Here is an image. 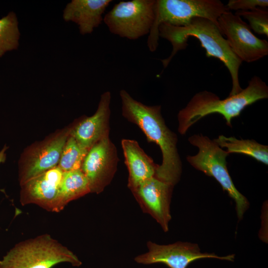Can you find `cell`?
Wrapping results in <instances>:
<instances>
[{"instance_id":"1","label":"cell","mask_w":268,"mask_h":268,"mask_svg":"<svg viewBox=\"0 0 268 268\" xmlns=\"http://www.w3.org/2000/svg\"><path fill=\"white\" fill-rule=\"evenodd\" d=\"M122 114L130 122L136 125L148 142L159 146L162 160L155 177L174 186L180 180L182 163L178 151L176 134L166 126L161 113V106H148L135 100L125 90L120 91Z\"/></svg>"},{"instance_id":"2","label":"cell","mask_w":268,"mask_h":268,"mask_svg":"<svg viewBox=\"0 0 268 268\" xmlns=\"http://www.w3.org/2000/svg\"><path fill=\"white\" fill-rule=\"evenodd\" d=\"M158 32L159 36L168 40L172 46L170 55L161 60L164 68L168 66L179 51L187 47L188 39L194 37L199 40L207 58L218 59L228 70L232 83L229 96L235 95L242 90L239 79V71L242 62L232 51L215 23L206 18L197 17L184 26L162 23L159 26Z\"/></svg>"},{"instance_id":"3","label":"cell","mask_w":268,"mask_h":268,"mask_svg":"<svg viewBox=\"0 0 268 268\" xmlns=\"http://www.w3.org/2000/svg\"><path fill=\"white\" fill-rule=\"evenodd\" d=\"M268 98V86L257 76H253L247 87L240 93L222 100L211 92H199L179 111L177 116L178 132L181 135L185 134L189 129L200 120L214 113L222 115L226 124L232 127V119L239 116L245 107Z\"/></svg>"},{"instance_id":"4","label":"cell","mask_w":268,"mask_h":268,"mask_svg":"<svg viewBox=\"0 0 268 268\" xmlns=\"http://www.w3.org/2000/svg\"><path fill=\"white\" fill-rule=\"evenodd\" d=\"M61 263L82 264L72 251L44 234L16 244L0 260V268H52Z\"/></svg>"},{"instance_id":"5","label":"cell","mask_w":268,"mask_h":268,"mask_svg":"<svg viewBox=\"0 0 268 268\" xmlns=\"http://www.w3.org/2000/svg\"><path fill=\"white\" fill-rule=\"evenodd\" d=\"M227 10L219 0H155L154 19L147 42L148 49L151 52L157 49L158 28L162 23L184 26L193 18L199 17L217 25L218 18Z\"/></svg>"},{"instance_id":"6","label":"cell","mask_w":268,"mask_h":268,"mask_svg":"<svg viewBox=\"0 0 268 268\" xmlns=\"http://www.w3.org/2000/svg\"><path fill=\"white\" fill-rule=\"evenodd\" d=\"M189 142L198 148L195 155H188V162L196 169L213 177L227 192L236 204L239 220L243 218L250 203L247 199L235 187L227 167L226 158L229 153L220 147L208 136L195 134L188 138Z\"/></svg>"},{"instance_id":"7","label":"cell","mask_w":268,"mask_h":268,"mask_svg":"<svg viewBox=\"0 0 268 268\" xmlns=\"http://www.w3.org/2000/svg\"><path fill=\"white\" fill-rule=\"evenodd\" d=\"M155 0L121 1L103 17L110 32L135 40L149 34L155 15Z\"/></svg>"},{"instance_id":"8","label":"cell","mask_w":268,"mask_h":268,"mask_svg":"<svg viewBox=\"0 0 268 268\" xmlns=\"http://www.w3.org/2000/svg\"><path fill=\"white\" fill-rule=\"evenodd\" d=\"M71 125L56 131L43 140L33 143L22 152L18 161L20 185L58 166L70 135Z\"/></svg>"},{"instance_id":"9","label":"cell","mask_w":268,"mask_h":268,"mask_svg":"<svg viewBox=\"0 0 268 268\" xmlns=\"http://www.w3.org/2000/svg\"><path fill=\"white\" fill-rule=\"evenodd\" d=\"M217 25L231 50L243 62H256L268 55V42L257 37L249 24L230 10L222 14Z\"/></svg>"},{"instance_id":"10","label":"cell","mask_w":268,"mask_h":268,"mask_svg":"<svg viewBox=\"0 0 268 268\" xmlns=\"http://www.w3.org/2000/svg\"><path fill=\"white\" fill-rule=\"evenodd\" d=\"M147 247L148 251L135 257V262L143 265L162 263L170 268H187L198 259L210 258L230 262L235 259L233 254L219 256L213 253H202L198 244L187 242L159 245L148 241Z\"/></svg>"},{"instance_id":"11","label":"cell","mask_w":268,"mask_h":268,"mask_svg":"<svg viewBox=\"0 0 268 268\" xmlns=\"http://www.w3.org/2000/svg\"><path fill=\"white\" fill-rule=\"evenodd\" d=\"M118 162L116 147L109 136L89 149L80 169L88 181L91 193L98 194L103 191L113 179Z\"/></svg>"},{"instance_id":"12","label":"cell","mask_w":268,"mask_h":268,"mask_svg":"<svg viewBox=\"0 0 268 268\" xmlns=\"http://www.w3.org/2000/svg\"><path fill=\"white\" fill-rule=\"evenodd\" d=\"M173 186L155 177L130 190L142 210L159 224L164 232L171 219L170 203Z\"/></svg>"},{"instance_id":"13","label":"cell","mask_w":268,"mask_h":268,"mask_svg":"<svg viewBox=\"0 0 268 268\" xmlns=\"http://www.w3.org/2000/svg\"><path fill=\"white\" fill-rule=\"evenodd\" d=\"M63 172L57 166L20 186L21 204H34L47 210L58 212L59 191Z\"/></svg>"},{"instance_id":"14","label":"cell","mask_w":268,"mask_h":268,"mask_svg":"<svg viewBox=\"0 0 268 268\" xmlns=\"http://www.w3.org/2000/svg\"><path fill=\"white\" fill-rule=\"evenodd\" d=\"M111 100V92H104L93 115L80 118L71 125L70 135L87 151L100 140L109 136Z\"/></svg>"},{"instance_id":"15","label":"cell","mask_w":268,"mask_h":268,"mask_svg":"<svg viewBox=\"0 0 268 268\" xmlns=\"http://www.w3.org/2000/svg\"><path fill=\"white\" fill-rule=\"evenodd\" d=\"M111 0H72L64 10L66 21L76 23L82 35L91 34L103 21L102 17Z\"/></svg>"},{"instance_id":"16","label":"cell","mask_w":268,"mask_h":268,"mask_svg":"<svg viewBox=\"0 0 268 268\" xmlns=\"http://www.w3.org/2000/svg\"><path fill=\"white\" fill-rule=\"evenodd\" d=\"M121 145L129 171L128 187H135L155 176L158 165L148 156L135 140L123 139Z\"/></svg>"},{"instance_id":"17","label":"cell","mask_w":268,"mask_h":268,"mask_svg":"<svg viewBox=\"0 0 268 268\" xmlns=\"http://www.w3.org/2000/svg\"><path fill=\"white\" fill-rule=\"evenodd\" d=\"M90 193L88 181L81 169L64 172L61 182L58 212L70 201Z\"/></svg>"},{"instance_id":"18","label":"cell","mask_w":268,"mask_h":268,"mask_svg":"<svg viewBox=\"0 0 268 268\" xmlns=\"http://www.w3.org/2000/svg\"><path fill=\"white\" fill-rule=\"evenodd\" d=\"M221 148L229 154L241 153L249 155L265 165L268 164V146L253 139H238L235 137L220 135L213 139Z\"/></svg>"},{"instance_id":"19","label":"cell","mask_w":268,"mask_h":268,"mask_svg":"<svg viewBox=\"0 0 268 268\" xmlns=\"http://www.w3.org/2000/svg\"><path fill=\"white\" fill-rule=\"evenodd\" d=\"M18 25L16 15L12 11L0 19V57L17 49L20 36Z\"/></svg>"},{"instance_id":"20","label":"cell","mask_w":268,"mask_h":268,"mask_svg":"<svg viewBox=\"0 0 268 268\" xmlns=\"http://www.w3.org/2000/svg\"><path fill=\"white\" fill-rule=\"evenodd\" d=\"M87 152L70 135L63 148L58 166L63 172L80 169Z\"/></svg>"},{"instance_id":"21","label":"cell","mask_w":268,"mask_h":268,"mask_svg":"<svg viewBox=\"0 0 268 268\" xmlns=\"http://www.w3.org/2000/svg\"><path fill=\"white\" fill-rule=\"evenodd\" d=\"M235 14L246 19L256 33L268 37V10L258 7L250 11H237Z\"/></svg>"},{"instance_id":"22","label":"cell","mask_w":268,"mask_h":268,"mask_svg":"<svg viewBox=\"0 0 268 268\" xmlns=\"http://www.w3.org/2000/svg\"><path fill=\"white\" fill-rule=\"evenodd\" d=\"M225 6L229 10L250 11L259 7L266 8L268 6V0H229Z\"/></svg>"},{"instance_id":"23","label":"cell","mask_w":268,"mask_h":268,"mask_svg":"<svg viewBox=\"0 0 268 268\" xmlns=\"http://www.w3.org/2000/svg\"><path fill=\"white\" fill-rule=\"evenodd\" d=\"M7 146L4 145L3 148L0 151V164L4 162L6 158V150L7 149Z\"/></svg>"}]
</instances>
